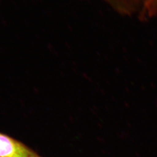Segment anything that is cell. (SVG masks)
<instances>
[{"instance_id":"1","label":"cell","mask_w":157,"mask_h":157,"mask_svg":"<svg viewBox=\"0 0 157 157\" xmlns=\"http://www.w3.org/2000/svg\"><path fill=\"white\" fill-rule=\"evenodd\" d=\"M0 157H41L22 143L0 133Z\"/></svg>"},{"instance_id":"2","label":"cell","mask_w":157,"mask_h":157,"mask_svg":"<svg viewBox=\"0 0 157 157\" xmlns=\"http://www.w3.org/2000/svg\"><path fill=\"white\" fill-rule=\"evenodd\" d=\"M119 12L128 14L132 11L135 4L132 0H104Z\"/></svg>"},{"instance_id":"3","label":"cell","mask_w":157,"mask_h":157,"mask_svg":"<svg viewBox=\"0 0 157 157\" xmlns=\"http://www.w3.org/2000/svg\"><path fill=\"white\" fill-rule=\"evenodd\" d=\"M135 4L141 2V15L151 17L157 12V0H133Z\"/></svg>"}]
</instances>
